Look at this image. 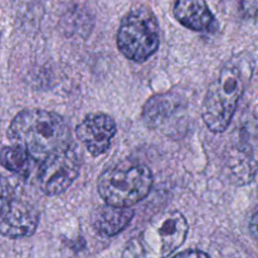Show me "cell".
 Instances as JSON below:
<instances>
[{"mask_svg": "<svg viewBox=\"0 0 258 258\" xmlns=\"http://www.w3.org/2000/svg\"><path fill=\"white\" fill-rule=\"evenodd\" d=\"M242 8L249 17H254L257 10V0H242Z\"/></svg>", "mask_w": 258, "mask_h": 258, "instance_id": "obj_15", "label": "cell"}, {"mask_svg": "<svg viewBox=\"0 0 258 258\" xmlns=\"http://www.w3.org/2000/svg\"><path fill=\"white\" fill-rule=\"evenodd\" d=\"M159 43V23L149 8H136L125 15L117 32V47L126 58L144 62L158 50Z\"/></svg>", "mask_w": 258, "mask_h": 258, "instance_id": "obj_5", "label": "cell"}, {"mask_svg": "<svg viewBox=\"0 0 258 258\" xmlns=\"http://www.w3.org/2000/svg\"><path fill=\"white\" fill-rule=\"evenodd\" d=\"M242 93L243 80L238 68L232 66L223 68L208 87L202 107V116L209 130L213 133L227 130Z\"/></svg>", "mask_w": 258, "mask_h": 258, "instance_id": "obj_4", "label": "cell"}, {"mask_svg": "<svg viewBox=\"0 0 258 258\" xmlns=\"http://www.w3.org/2000/svg\"><path fill=\"white\" fill-rule=\"evenodd\" d=\"M8 138L20 146L32 160H43L70 148V126L62 116L44 110H24L10 122Z\"/></svg>", "mask_w": 258, "mask_h": 258, "instance_id": "obj_1", "label": "cell"}, {"mask_svg": "<svg viewBox=\"0 0 258 258\" xmlns=\"http://www.w3.org/2000/svg\"><path fill=\"white\" fill-rule=\"evenodd\" d=\"M151 186L153 174L148 166L123 161L102 173L97 190L107 206L130 208L150 193Z\"/></svg>", "mask_w": 258, "mask_h": 258, "instance_id": "obj_3", "label": "cell"}, {"mask_svg": "<svg viewBox=\"0 0 258 258\" xmlns=\"http://www.w3.org/2000/svg\"><path fill=\"white\" fill-rule=\"evenodd\" d=\"M186 234L188 223L183 214L163 212L126 244L122 258H166L184 243Z\"/></svg>", "mask_w": 258, "mask_h": 258, "instance_id": "obj_2", "label": "cell"}, {"mask_svg": "<svg viewBox=\"0 0 258 258\" xmlns=\"http://www.w3.org/2000/svg\"><path fill=\"white\" fill-rule=\"evenodd\" d=\"M116 123L105 113H91L77 126L76 134L88 153L100 156L110 148L111 140L116 135Z\"/></svg>", "mask_w": 258, "mask_h": 258, "instance_id": "obj_7", "label": "cell"}, {"mask_svg": "<svg viewBox=\"0 0 258 258\" xmlns=\"http://www.w3.org/2000/svg\"><path fill=\"white\" fill-rule=\"evenodd\" d=\"M15 198H17V196L14 194V190L10 186V184L8 183L4 176L0 175V222L4 218L7 212L9 211Z\"/></svg>", "mask_w": 258, "mask_h": 258, "instance_id": "obj_13", "label": "cell"}, {"mask_svg": "<svg viewBox=\"0 0 258 258\" xmlns=\"http://www.w3.org/2000/svg\"><path fill=\"white\" fill-rule=\"evenodd\" d=\"M30 160L32 159L20 146L12 145L0 150V164L7 170L22 176H27L29 174Z\"/></svg>", "mask_w": 258, "mask_h": 258, "instance_id": "obj_12", "label": "cell"}, {"mask_svg": "<svg viewBox=\"0 0 258 258\" xmlns=\"http://www.w3.org/2000/svg\"><path fill=\"white\" fill-rule=\"evenodd\" d=\"M80 169L81 156L71 145L40 163L37 175L38 186L47 196H58L72 185Z\"/></svg>", "mask_w": 258, "mask_h": 258, "instance_id": "obj_6", "label": "cell"}, {"mask_svg": "<svg viewBox=\"0 0 258 258\" xmlns=\"http://www.w3.org/2000/svg\"><path fill=\"white\" fill-rule=\"evenodd\" d=\"M133 217V209L118 208L106 204L95 212L92 217V226L102 236L112 237L123 231L128 226Z\"/></svg>", "mask_w": 258, "mask_h": 258, "instance_id": "obj_10", "label": "cell"}, {"mask_svg": "<svg viewBox=\"0 0 258 258\" xmlns=\"http://www.w3.org/2000/svg\"><path fill=\"white\" fill-rule=\"evenodd\" d=\"M178 98L171 95H159L150 98L144 107V120L150 127H159L168 121L178 111Z\"/></svg>", "mask_w": 258, "mask_h": 258, "instance_id": "obj_11", "label": "cell"}, {"mask_svg": "<svg viewBox=\"0 0 258 258\" xmlns=\"http://www.w3.org/2000/svg\"><path fill=\"white\" fill-rule=\"evenodd\" d=\"M174 15L181 25L194 32H214L218 27L204 0H176Z\"/></svg>", "mask_w": 258, "mask_h": 258, "instance_id": "obj_9", "label": "cell"}, {"mask_svg": "<svg viewBox=\"0 0 258 258\" xmlns=\"http://www.w3.org/2000/svg\"><path fill=\"white\" fill-rule=\"evenodd\" d=\"M173 258H211V257L202 251L191 249V251H185V252H181V253H178Z\"/></svg>", "mask_w": 258, "mask_h": 258, "instance_id": "obj_14", "label": "cell"}, {"mask_svg": "<svg viewBox=\"0 0 258 258\" xmlns=\"http://www.w3.org/2000/svg\"><path fill=\"white\" fill-rule=\"evenodd\" d=\"M38 219L39 214L32 204L15 198L0 222V234L9 238L28 237L37 229Z\"/></svg>", "mask_w": 258, "mask_h": 258, "instance_id": "obj_8", "label": "cell"}]
</instances>
